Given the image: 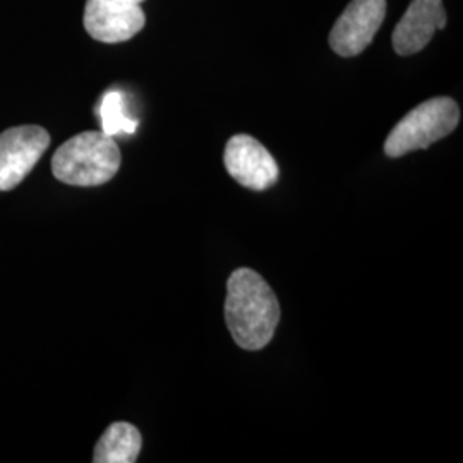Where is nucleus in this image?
Masks as SVG:
<instances>
[{"label":"nucleus","mask_w":463,"mask_h":463,"mask_svg":"<svg viewBox=\"0 0 463 463\" xmlns=\"http://www.w3.org/2000/svg\"><path fill=\"white\" fill-rule=\"evenodd\" d=\"M49 146L50 134L40 126H17L0 134V191L23 183Z\"/></svg>","instance_id":"4"},{"label":"nucleus","mask_w":463,"mask_h":463,"mask_svg":"<svg viewBox=\"0 0 463 463\" xmlns=\"http://www.w3.org/2000/svg\"><path fill=\"white\" fill-rule=\"evenodd\" d=\"M120 164V149L112 136L86 131L67 139L55 151L52 174L57 181L69 185L93 187L114 179Z\"/></svg>","instance_id":"2"},{"label":"nucleus","mask_w":463,"mask_h":463,"mask_svg":"<svg viewBox=\"0 0 463 463\" xmlns=\"http://www.w3.org/2000/svg\"><path fill=\"white\" fill-rule=\"evenodd\" d=\"M99 116L101 118V133L107 136L117 134H133L137 129V120L129 117L126 99L120 91H109L101 99L99 107Z\"/></svg>","instance_id":"10"},{"label":"nucleus","mask_w":463,"mask_h":463,"mask_svg":"<svg viewBox=\"0 0 463 463\" xmlns=\"http://www.w3.org/2000/svg\"><path fill=\"white\" fill-rule=\"evenodd\" d=\"M143 447L141 432L129 422H116L99 438L93 462L133 463L137 460Z\"/></svg>","instance_id":"9"},{"label":"nucleus","mask_w":463,"mask_h":463,"mask_svg":"<svg viewBox=\"0 0 463 463\" xmlns=\"http://www.w3.org/2000/svg\"><path fill=\"white\" fill-rule=\"evenodd\" d=\"M447 26L443 0H412L393 32L392 42L398 55H412L428 47L436 30Z\"/></svg>","instance_id":"8"},{"label":"nucleus","mask_w":463,"mask_h":463,"mask_svg":"<svg viewBox=\"0 0 463 463\" xmlns=\"http://www.w3.org/2000/svg\"><path fill=\"white\" fill-rule=\"evenodd\" d=\"M223 162L235 183L258 193L275 185L280 175L271 153L248 134H237L229 139Z\"/></svg>","instance_id":"5"},{"label":"nucleus","mask_w":463,"mask_h":463,"mask_svg":"<svg viewBox=\"0 0 463 463\" xmlns=\"http://www.w3.org/2000/svg\"><path fill=\"white\" fill-rule=\"evenodd\" d=\"M128 2H134V4H141V2H145V0H128Z\"/></svg>","instance_id":"11"},{"label":"nucleus","mask_w":463,"mask_h":463,"mask_svg":"<svg viewBox=\"0 0 463 463\" xmlns=\"http://www.w3.org/2000/svg\"><path fill=\"white\" fill-rule=\"evenodd\" d=\"M460 122V109L455 99L436 97L415 107L403 117L384 141L390 158L403 156L415 149L430 148L453 133Z\"/></svg>","instance_id":"3"},{"label":"nucleus","mask_w":463,"mask_h":463,"mask_svg":"<svg viewBox=\"0 0 463 463\" xmlns=\"http://www.w3.org/2000/svg\"><path fill=\"white\" fill-rule=\"evenodd\" d=\"M225 319L233 342L244 350L265 348L279 326L280 304L268 281L250 268H239L227 281Z\"/></svg>","instance_id":"1"},{"label":"nucleus","mask_w":463,"mask_h":463,"mask_svg":"<svg viewBox=\"0 0 463 463\" xmlns=\"http://www.w3.org/2000/svg\"><path fill=\"white\" fill-rule=\"evenodd\" d=\"M386 16V0H352L330 33V47L340 57L364 52Z\"/></svg>","instance_id":"6"},{"label":"nucleus","mask_w":463,"mask_h":463,"mask_svg":"<svg viewBox=\"0 0 463 463\" xmlns=\"http://www.w3.org/2000/svg\"><path fill=\"white\" fill-rule=\"evenodd\" d=\"M141 4L128 0H86L84 28L101 43L128 42L145 28Z\"/></svg>","instance_id":"7"}]
</instances>
